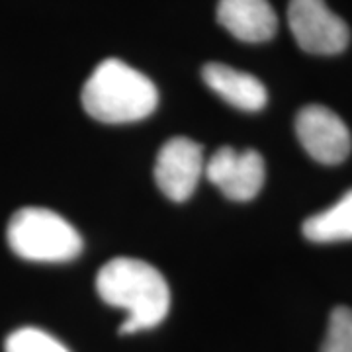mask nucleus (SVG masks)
<instances>
[{"mask_svg":"<svg viewBox=\"0 0 352 352\" xmlns=\"http://www.w3.org/2000/svg\"><path fill=\"white\" fill-rule=\"evenodd\" d=\"M96 292L104 302L127 314L122 335H133L161 325L170 309V289L164 276L149 263L118 256L96 276Z\"/></svg>","mask_w":352,"mask_h":352,"instance_id":"1","label":"nucleus"},{"mask_svg":"<svg viewBox=\"0 0 352 352\" xmlns=\"http://www.w3.org/2000/svg\"><path fill=\"white\" fill-rule=\"evenodd\" d=\"M82 108L104 124H131L151 116L159 92L151 78L120 59L102 61L82 87Z\"/></svg>","mask_w":352,"mask_h":352,"instance_id":"2","label":"nucleus"},{"mask_svg":"<svg viewBox=\"0 0 352 352\" xmlns=\"http://www.w3.org/2000/svg\"><path fill=\"white\" fill-rule=\"evenodd\" d=\"M8 245L24 261L67 263L82 251V239L65 217L45 208H22L10 217Z\"/></svg>","mask_w":352,"mask_h":352,"instance_id":"3","label":"nucleus"},{"mask_svg":"<svg viewBox=\"0 0 352 352\" xmlns=\"http://www.w3.org/2000/svg\"><path fill=\"white\" fill-rule=\"evenodd\" d=\"M288 24L298 45L314 55H337L351 41L349 25L325 0H289Z\"/></svg>","mask_w":352,"mask_h":352,"instance_id":"4","label":"nucleus"},{"mask_svg":"<svg viewBox=\"0 0 352 352\" xmlns=\"http://www.w3.org/2000/svg\"><path fill=\"white\" fill-rule=\"evenodd\" d=\"M296 133L307 155L321 164L342 163L352 149L351 131L333 110L311 104L296 118Z\"/></svg>","mask_w":352,"mask_h":352,"instance_id":"5","label":"nucleus"},{"mask_svg":"<svg viewBox=\"0 0 352 352\" xmlns=\"http://www.w3.org/2000/svg\"><path fill=\"white\" fill-rule=\"evenodd\" d=\"M201 145L188 138L166 141L155 161V182L168 200L186 201L204 175Z\"/></svg>","mask_w":352,"mask_h":352,"instance_id":"6","label":"nucleus"},{"mask_svg":"<svg viewBox=\"0 0 352 352\" xmlns=\"http://www.w3.org/2000/svg\"><path fill=\"white\" fill-rule=\"evenodd\" d=\"M204 175L229 200L249 201L263 188L266 173L263 157L254 149L237 151L233 147H221L204 166Z\"/></svg>","mask_w":352,"mask_h":352,"instance_id":"7","label":"nucleus"},{"mask_svg":"<svg viewBox=\"0 0 352 352\" xmlns=\"http://www.w3.org/2000/svg\"><path fill=\"white\" fill-rule=\"evenodd\" d=\"M217 22L247 43L268 41L278 30V16L268 0H219Z\"/></svg>","mask_w":352,"mask_h":352,"instance_id":"8","label":"nucleus"},{"mask_svg":"<svg viewBox=\"0 0 352 352\" xmlns=\"http://www.w3.org/2000/svg\"><path fill=\"white\" fill-rule=\"evenodd\" d=\"M201 78L227 104L245 110L258 112L266 106L268 92L256 76L237 71L223 63H210L201 69Z\"/></svg>","mask_w":352,"mask_h":352,"instance_id":"9","label":"nucleus"},{"mask_svg":"<svg viewBox=\"0 0 352 352\" xmlns=\"http://www.w3.org/2000/svg\"><path fill=\"white\" fill-rule=\"evenodd\" d=\"M303 235L314 243H337L352 239V190L337 204L303 221Z\"/></svg>","mask_w":352,"mask_h":352,"instance_id":"10","label":"nucleus"},{"mask_svg":"<svg viewBox=\"0 0 352 352\" xmlns=\"http://www.w3.org/2000/svg\"><path fill=\"white\" fill-rule=\"evenodd\" d=\"M4 352H69V349L41 329L22 327L8 335Z\"/></svg>","mask_w":352,"mask_h":352,"instance_id":"11","label":"nucleus"},{"mask_svg":"<svg viewBox=\"0 0 352 352\" xmlns=\"http://www.w3.org/2000/svg\"><path fill=\"white\" fill-rule=\"evenodd\" d=\"M321 352H352V309L346 305L335 307L329 315Z\"/></svg>","mask_w":352,"mask_h":352,"instance_id":"12","label":"nucleus"}]
</instances>
